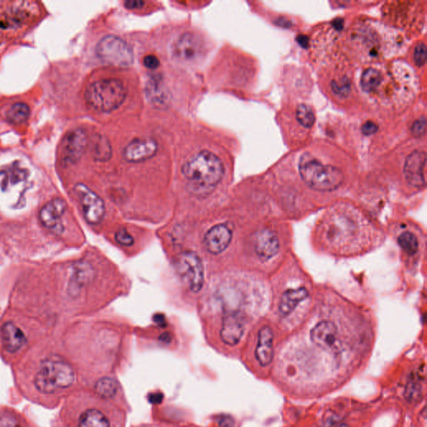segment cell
I'll return each mask as SVG.
<instances>
[{
    "label": "cell",
    "mask_w": 427,
    "mask_h": 427,
    "mask_svg": "<svg viewBox=\"0 0 427 427\" xmlns=\"http://www.w3.org/2000/svg\"><path fill=\"white\" fill-rule=\"evenodd\" d=\"M182 173L193 193L205 195L211 192L222 180L225 168L218 156L210 151H203L193 155L185 163Z\"/></svg>",
    "instance_id": "cell-1"
},
{
    "label": "cell",
    "mask_w": 427,
    "mask_h": 427,
    "mask_svg": "<svg viewBox=\"0 0 427 427\" xmlns=\"http://www.w3.org/2000/svg\"><path fill=\"white\" fill-rule=\"evenodd\" d=\"M75 379L71 365L63 357L52 355L41 362L34 378V385L39 392L52 394L69 387Z\"/></svg>",
    "instance_id": "cell-2"
},
{
    "label": "cell",
    "mask_w": 427,
    "mask_h": 427,
    "mask_svg": "<svg viewBox=\"0 0 427 427\" xmlns=\"http://www.w3.org/2000/svg\"><path fill=\"white\" fill-rule=\"evenodd\" d=\"M299 171L309 187L318 191H332L338 189L344 181L342 171L332 165H325L309 154L301 157Z\"/></svg>",
    "instance_id": "cell-3"
},
{
    "label": "cell",
    "mask_w": 427,
    "mask_h": 427,
    "mask_svg": "<svg viewBox=\"0 0 427 427\" xmlns=\"http://www.w3.org/2000/svg\"><path fill=\"white\" fill-rule=\"evenodd\" d=\"M126 94L125 85L120 80L104 79L89 85L85 92V99L94 111L111 112L124 103Z\"/></svg>",
    "instance_id": "cell-4"
},
{
    "label": "cell",
    "mask_w": 427,
    "mask_h": 427,
    "mask_svg": "<svg viewBox=\"0 0 427 427\" xmlns=\"http://www.w3.org/2000/svg\"><path fill=\"white\" fill-rule=\"evenodd\" d=\"M97 56L109 65L126 68L134 62V52L123 39L108 35L99 40L96 46Z\"/></svg>",
    "instance_id": "cell-5"
},
{
    "label": "cell",
    "mask_w": 427,
    "mask_h": 427,
    "mask_svg": "<svg viewBox=\"0 0 427 427\" xmlns=\"http://www.w3.org/2000/svg\"><path fill=\"white\" fill-rule=\"evenodd\" d=\"M176 272L190 291L197 293L204 286V265L195 252L186 251L179 254L174 261Z\"/></svg>",
    "instance_id": "cell-6"
},
{
    "label": "cell",
    "mask_w": 427,
    "mask_h": 427,
    "mask_svg": "<svg viewBox=\"0 0 427 427\" xmlns=\"http://www.w3.org/2000/svg\"><path fill=\"white\" fill-rule=\"evenodd\" d=\"M74 193L80 202L85 221L91 225L100 223L105 215V204L103 200L84 184L76 185Z\"/></svg>",
    "instance_id": "cell-7"
},
{
    "label": "cell",
    "mask_w": 427,
    "mask_h": 427,
    "mask_svg": "<svg viewBox=\"0 0 427 427\" xmlns=\"http://www.w3.org/2000/svg\"><path fill=\"white\" fill-rule=\"evenodd\" d=\"M87 134L83 129H76L66 134L61 143L60 160L64 166L76 164L85 153Z\"/></svg>",
    "instance_id": "cell-8"
},
{
    "label": "cell",
    "mask_w": 427,
    "mask_h": 427,
    "mask_svg": "<svg viewBox=\"0 0 427 427\" xmlns=\"http://www.w3.org/2000/svg\"><path fill=\"white\" fill-rule=\"evenodd\" d=\"M67 209V204L59 198L48 202L40 209L39 214L40 223L44 227L51 230L57 235H60L63 231L61 219Z\"/></svg>",
    "instance_id": "cell-9"
},
{
    "label": "cell",
    "mask_w": 427,
    "mask_h": 427,
    "mask_svg": "<svg viewBox=\"0 0 427 427\" xmlns=\"http://www.w3.org/2000/svg\"><path fill=\"white\" fill-rule=\"evenodd\" d=\"M204 45L194 33H186L179 37L173 46V52L179 60L191 62L197 60L203 54Z\"/></svg>",
    "instance_id": "cell-10"
},
{
    "label": "cell",
    "mask_w": 427,
    "mask_h": 427,
    "mask_svg": "<svg viewBox=\"0 0 427 427\" xmlns=\"http://www.w3.org/2000/svg\"><path fill=\"white\" fill-rule=\"evenodd\" d=\"M425 152L414 151L409 155L404 166V174L410 185L418 188L425 186Z\"/></svg>",
    "instance_id": "cell-11"
},
{
    "label": "cell",
    "mask_w": 427,
    "mask_h": 427,
    "mask_svg": "<svg viewBox=\"0 0 427 427\" xmlns=\"http://www.w3.org/2000/svg\"><path fill=\"white\" fill-rule=\"evenodd\" d=\"M232 240V230L226 224H219L204 235V246L212 255H219L227 249Z\"/></svg>",
    "instance_id": "cell-12"
},
{
    "label": "cell",
    "mask_w": 427,
    "mask_h": 427,
    "mask_svg": "<svg viewBox=\"0 0 427 427\" xmlns=\"http://www.w3.org/2000/svg\"><path fill=\"white\" fill-rule=\"evenodd\" d=\"M157 150V143L151 138L134 139L125 147L123 151V157L128 162H143L152 158Z\"/></svg>",
    "instance_id": "cell-13"
},
{
    "label": "cell",
    "mask_w": 427,
    "mask_h": 427,
    "mask_svg": "<svg viewBox=\"0 0 427 427\" xmlns=\"http://www.w3.org/2000/svg\"><path fill=\"white\" fill-rule=\"evenodd\" d=\"M337 327L333 322L330 321L319 322L310 331L311 341L318 347L325 350L334 349L337 341Z\"/></svg>",
    "instance_id": "cell-14"
},
{
    "label": "cell",
    "mask_w": 427,
    "mask_h": 427,
    "mask_svg": "<svg viewBox=\"0 0 427 427\" xmlns=\"http://www.w3.org/2000/svg\"><path fill=\"white\" fill-rule=\"evenodd\" d=\"M244 332V322L238 314H229L224 317L220 336L226 345H237Z\"/></svg>",
    "instance_id": "cell-15"
},
{
    "label": "cell",
    "mask_w": 427,
    "mask_h": 427,
    "mask_svg": "<svg viewBox=\"0 0 427 427\" xmlns=\"http://www.w3.org/2000/svg\"><path fill=\"white\" fill-rule=\"evenodd\" d=\"M3 346L9 353H16L24 347L27 338L21 329L11 322H5L0 330Z\"/></svg>",
    "instance_id": "cell-16"
},
{
    "label": "cell",
    "mask_w": 427,
    "mask_h": 427,
    "mask_svg": "<svg viewBox=\"0 0 427 427\" xmlns=\"http://www.w3.org/2000/svg\"><path fill=\"white\" fill-rule=\"evenodd\" d=\"M254 247L260 258L268 260L272 258L279 252V239L271 230H262L256 234Z\"/></svg>",
    "instance_id": "cell-17"
},
{
    "label": "cell",
    "mask_w": 427,
    "mask_h": 427,
    "mask_svg": "<svg viewBox=\"0 0 427 427\" xmlns=\"http://www.w3.org/2000/svg\"><path fill=\"white\" fill-rule=\"evenodd\" d=\"M274 335L272 330L269 327H264L259 331L258 341L256 345V358L259 364L267 366L272 362L274 357Z\"/></svg>",
    "instance_id": "cell-18"
},
{
    "label": "cell",
    "mask_w": 427,
    "mask_h": 427,
    "mask_svg": "<svg viewBox=\"0 0 427 427\" xmlns=\"http://www.w3.org/2000/svg\"><path fill=\"white\" fill-rule=\"evenodd\" d=\"M309 296V292L305 287H299L296 289L286 291L279 305V311L282 316H287L293 312L300 303L305 301Z\"/></svg>",
    "instance_id": "cell-19"
},
{
    "label": "cell",
    "mask_w": 427,
    "mask_h": 427,
    "mask_svg": "<svg viewBox=\"0 0 427 427\" xmlns=\"http://www.w3.org/2000/svg\"><path fill=\"white\" fill-rule=\"evenodd\" d=\"M93 274L94 270L89 263L79 262L74 265L70 284L72 290H80L83 286L89 283L93 277Z\"/></svg>",
    "instance_id": "cell-20"
},
{
    "label": "cell",
    "mask_w": 427,
    "mask_h": 427,
    "mask_svg": "<svg viewBox=\"0 0 427 427\" xmlns=\"http://www.w3.org/2000/svg\"><path fill=\"white\" fill-rule=\"evenodd\" d=\"M78 427H111L108 418L97 409H89L80 415Z\"/></svg>",
    "instance_id": "cell-21"
},
{
    "label": "cell",
    "mask_w": 427,
    "mask_h": 427,
    "mask_svg": "<svg viewBox=\"0 0 427 427\" xmlns=\"http://www.w3.org/2000/svg\"><path fill=\"white\" fill-rule=\"evenodd\" d=\"M30 115V109L24 103H16L7 112V119L10 123L19 125L25 122Z\"/></svg>",
    "instance_id": "cell-22"
},
{
    "label": "cell",
    "mask_w": 427,
    "mask_h": 427,
    "mask_svg": "<svg viewBox=\"0 0 427 427\" xmlns=\"http://www.w3.org/2000/svg\"><path fill=\"white\" fill-rule=\"evenodd\" d=\"M381 82V74L376 68H367L361 78V86L365 92H372Z\"/></svg>",
    "instance_id": "cell-23"
},
{
    "label": "cell",
    "mask_w": 427,
    "mask_h": 427,
    "mask_svg": "<svg viewBox=\"0 0 427 427\" xmlns=\"http://www.w3.org/2000/svg\"><path fill=\"white\" fill-rule=\"evenodd\" d=\"M399 246L402 251L408 254L410 256H413L419 249V242L417 238L413 233L410 231H405L399 235L397 239Z\"/></svg>",
    "instance_id": "cell-24"
},
{
    "label": "cell",
    "mask_w": 427,
    "mask_h": 427,
    "mask_svg": "<svg viewBox=\"0 0 427 427\" xmlns=\"http://www.w3.org/2000/svg\"><path fill=\"white\" fill-rule=\"evenodd\" d=\"M296 119L302 126L311 128L315 121V115L310 106L301 104L296 110Z\"/></svg>",
    "instance_id": "cell-25"
},
{
    "label": "cell",
    "mask_w": 427,
    "mask_h": 427,
    "mask_svg": "<svg viewBox=\"0 0 427 427\" xmlns=\"http://www.w3.org/2000/svg\"><path fill=\"white\" fill-rule=\"evenodd\" d=\"M96 390L102 397H112L117 390V383L111 378H103L97 382Z\"/></svg>",
    "instance_id": "cell-26"
},
{
    "label": "cell",
    "mask_w": 427,
    "mask_h": 427,
    "mask_svg": "<svg viewBox=\"0 0 427 427\" xmlns=\"http://www.w3.org/2000/svg\"><path fill=\"white\" fill-rule=\"evenodd\" d=\"M94 155L97 160L106 161L111 156V146L109 141L104 138H100L96 141L94 147Z\"/></svg>",
    "instance_id": "cell-27"
},
{
    "label": "cell",
    "mask_w": 427,
    "mask_h": 427,
    "mask_svg": "<svg viewBox=\"0 0 427 427\" xmlns=\"http://www.w3.org/2000/svg\"><path fill=\"white\" fill-rule=\"evenodd\" d=\"M331 89L337 95L346 96L350 90V80L346 78L339 80H333L331 83Z\"/></svg>",
    "instance_id": "cell-28"
},
{
    "label": "cell",
    "mask_w": 427,
    "mask_h": 427,
    "mask_svg": "<svg viewBox=\"0 0 427 427\" xmlns=\"http://www.w3.org/2000/svg\"><path fill=\"white\" fill-rule=\"evenodd\" d=\"M426 46L425 44L422 43L420 45H418L415 48V53H414V59H415L416 65L421 66L425 64L426 62Z\"/></svg>",
    "instance_id": "cell-29"
},
{
    "label": "cell",
    "mask_w": 427,
    "mask_h": 427,
    "mask_svg": "<svg viewBox=\"0 0 427 427\" xmlns=\"http://www.w3.org/2000/svg\"><path fill=\"white\" fill-rule=\"evenodd\" d=\"M115 240L124 246H130L134 244V238L132 237V235H129L125 229L118 230L115 234Z\"/></svg>",
    "instance_id": "cell-30"
},
{
    "label": "cell",
    "mask_w": 427,
    "mask_h": 427,
    "mask_svg": "<svg viewBox=\"0 0 427 427\" xmlns=\"http://www.w3.org/2000/svg\"><path fill=\"white\" fill-rule=\"evenodd\" d=\"M425 130H426V120L424 117L415 120L411 127V133L414 136L418 137V138L424 136Z\"/></svg>",
    "instance_id": "cell-31"
},
{
    "label": "cell",
    "mask_w": 427,
    "mask_h": 427,
    "mask_svg": "<svg viewBox=\"0 0 427 427\" xmlns=\"http://www.w3.org/2000/svg\"><path fill=\"white\" fill-rule=\"evenodd\" d=\"M0 427H21V425L12 414H2L0 415Z\"/></svg>",
    "instance_id": "cell-32"
},
{
    "label": "cell",
    "mask_w": 427,
    "mask_h": 427,
    "mask_svg": "<svg viewBox=\"0 0 427 427\" xmlns=\"http://www.w3.org/2000/svg\"><path fill=\"white\" fill-rule=\"evenodd\" d=\"M143 64L149 69H155L160 65V60L157 57L152 54L146 55L143 59Z\"/></svg>",
    "instance_id": "cell-33"
},
{
    "label": "cell",
    "mask_w": 427,
    "mask_h": 427,
    "mask_svg": "<svg viewBox=\"0 0 427 427\" xmlns=\"http://www.w3.org/2000/svg\"><path fill=\"white\" fill-rule=\"evenodd\" d=\"M377 130V125L372 122V121H366L362 127V134H364V135H367V136L376 134Z\"/></svg>",
    "instance_id": "cell-34"
},
{
    "label": "cell",
    "mask_w": 427,
    "mask_h": 427,
    "mask_svg": "<svg viewBox=\"0 0 427 427\" xmlns=\"http://www.w3.org/2000/svg\"><path fill=\"white\" fill-rule=\"evenodd\" d=\"M145 5V3L143 1H136V0H129V1H126L125 2V7L127 9H129V10H134V9H138V8H141L143 5Z\"/></svg>",
    "instance_id": "cell-35"
},
{
    "label": "cell",
    "mask_w": 427,
    "mask_h": 427,
    "mask_svg": "<svg viewBox=\"0 0 427 427\" xmlns=\"http://www.w3.org/2000/svg\"><path fill=\"white\" fill-rule=\"evenodd\" d=\"M297 41H298L299 44H300V45H301V46H302V47H307L308 42H309V40H308V38L307 37H306V36H299L298 38H297Z\"/></svg>",
    "instance_id": "cell-36"
},
{
    "label": "cell",
    "mask_w": 427,
    "mask_h": 427,
    "mask_svg": "<svg viewBox=\"0 0 427 427\" xmlns=\"http://www.w3.org/2000/svg\"><path fill=\"white\" fill-rule=\"evenodd\" d=\"M336 427H349V425H346V424H340Z\"/></svg>",
    "instance_id": "cell-37"
}]
</instances>
